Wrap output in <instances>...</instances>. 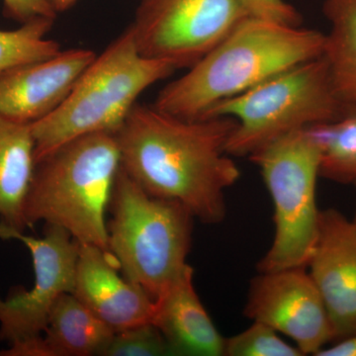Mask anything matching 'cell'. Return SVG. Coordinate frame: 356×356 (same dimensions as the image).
I'll return each instance as SVG.
<instances>
[{
    "label": "cell",
    "mask_w": 356,
    "mask_h": 356,
    "mask_svg": "<svg viewBox=\"0 0 356 356\" xmlns=\"http://www.w3.org/2000/svg\"><path fill=\"white\" fill-rule=\"evenodd\" d=\"M95 58V51L70 49L0 72V116L23 124L41 120L64 102Z\"/></svg>",
    "instance_id": "12"
},
{
    "label": "cell",
    "mask_w": 356,
    "mask_h": 356,
    "mask_svg": "<svg viewBox=\"0 0 356 356\" xmlns=\"http://www.w3.org/2000/svg\"><path fill=\"white\" fill-rule=\"evenodd\" d=\"M50 2L56 13H60L72 8L76 3L77 0H50Z\"/></svg>",
    "instance_id": "26"
},
{
    "label": "cell",
    "mask_w": 356,
    "mask_h": 356,
    "mask_svg": "<svg viewBox=\"0 0 356 356\" xmlns=\"http://www.w3.org/2000/svg\"><path fill=\"white\" fill-rule=\"evenodd\" d=\"M325 44L317 30L248 16L187 74L166 84L153 105L186 120L203 119L222 100L323 57Z\"/></svg>",
    "instance_id": "2"
},
{
    "label": "cell",
    "mask_w": 356,
    "mask_h": 356,
    "mask_svg": "<svg viewBox=\"0 0 356 356\" xmlns=\"http://www.w3.org/2000/svg\"><path fill=\"white\" fill-rule=\"evenodd\" d=\"M225 356H303L297 346L285 343L277 332L264 323L254 322L248 329L225 339Z\"/></svg>",
    "instance_id": "20"
},
{
    "label": "cell",
    "mask_w": 356,
    "mask_h": 356,
    "mask_svg": "<svg viewBox=\"0 0 356 356\" xmlns=\"http://www.w3.org/2000/svg\"><path fill=\"white\" fill-rule=\"evenodd\" d=\"M44 238L15 233L9 240L24 243L31 252L35 281L32 289H21L3 300L0 297V341L8 343L46 331L56 302L76 285L79 243L69 232L47 225Z\"/></svg>",
    "instance_id": "9"
},
{
    "label": "cell",
    "mask_w": 356,
    "mask_h": 356,
    "mask_svg": "<svg viewBox=\"0 0 356 356\" xmlns=\"http://www.w3.org/2000/svg\"><path fill=\"white\" fill-rule=\"evenodd\" d=\"M119 268L112 252L79 243L72 294L115 332L153 323L156 301L140 285L122 278Z\"/></svg>",
    "instance_id": "13"
},
{
    "label": "cell",
    "mask_w": 356,
    "mask_h": 356,
    "mask_svg": "<svg viewBox=\"0 0 356 356\" xmlns=\"http://www.w3.org/2000/svg\"><path fill=\"white\" fill-rule=\"evenodd\" d=\"M110 205V252L124 276L156 300L187 266L193 215L177 201L149 195L121 166Z\"/></svg>",
    "instance_id": "5"
},
{
    "label": "cell",
    "mask_w": 356,
    "mask_h": 356,
    "mask_svg": "<svg viewBox=\"0 0 356 356\" xmlns=\"http://www.w3.org/2000/svg\"><path fill=\"white\" fill-rule=\"evenodd\" d=\"M348 105L337 95L327 62L321 57L222 100L203 119H235L226 153L250 156L287 134L337 120Z\"/></svg>",
    "instance_id": "6"
},
{
    "label": "cell",
    "mask_w": 356,
    "mask_h": 356,
    "mask_svg": "<svg viewBox=\"0 0 356 356\" xmlns=\"http://www.w3.org/2000/svg\"><path fill=\"white\" fill-rule=\"evenodd\" d=\"M247 17L241 0H140L129 27L140 55L191 69Z\"/></svg>",
    "instance_id": "8"
},
{
    "label": "cell",
    "mask_w": 356,
    "mask_h": 356,
    "mask_svg": "<svg viewBox=\"0 0 356 356\" xmlns=\"http://www.w3.org/2000/svg\"><path fill=\"white\" fill-rule=\"evenodd\" d=\"M31 124L0 116V240L28 228L25 205L35 168Z\"/></svg>",
    "instance_id": "15"
},
{
    "label": "cell",
    "mask_w": 356,
    "mask_h": 356,
    "mask_svg": "<svg viewBox=\"0 0 356 356\" xmlns=\"http://www.w3.org/2000/svg\"><path fill=\"white\" fill-rule=\"evenodd\" d=\"M172 355L165 337L153 323L115 332L103 356Z\"/></svg>",
    "instance_id": "21"
},
{
    "label": "cell",
    "mask_w": 356,
    "mask_h": 356,
    "mask_svg": "<svg viewBox=\"0 0 356 356\" xmlns=\"http://www.w3.org/2000/svg\"><path fill=\"white\" fill-rule=\"evenodd\" d=\"M120 166L112 134H89L65 143L35 163L26 199L28 226L55 225L76 242L110 252L105 212Z\"/></svg>",
    "instance_id": "3"
},
{
    "label": "cell",
    "mask_w": 356,
    "mask_h": 356,
    "mask_svg": "<svg viewBox=\"0 0 356 356\" xmlns=\"http://www.w3.org/2000/svg\"><path fill=\"white\" fill-rule=\"evenodd\" d=\"M175 70L168 60L140 55L128 27L86 67L64 102L31 124L35 163L81 136L115 135L140 93Z\"/></svg>",
    "instance_id": "4"
},
{
    "label": "cell",
    "mask_w": 356,
    "mask_h": 356,
    "mask_svg": "<svg viewBox=\"0 0 356 356\" xmlns=\"http://www.w3.org/2000/svg\"><path fill=\"white\" fill-rule=\"evenodd\" d=\"M250 17L289 26H301L302 16L284 0H241Z\"/></svg>",
    "instance_id": "22"
},
{
    "label": "cell",
    "mask_w": 356,
    "mask_h": 356,
    "mask_svg": "<svg viewBox=\"0 0 356 356\" xmlns=\"http://www.w3.org/2000/svg\"><path fill=\"white\" fill-rule=\"evenodd\" d=\"M3 15L20 24L35 18H57L58 13L51 6L50 0H2Z\"/></svg>",
    "instance_id": "23"
},
{
    "label": "cell",
    "mask_w": 356,
    "mask_h": 356,
    "mask_svg": "<svg viewBox=\"0 0 356 356\" xmlns=\"http://www.w3.org/2000/svg\"><path fill=\"white\" fill-rule=\"evenodd\" d=\"M55 20L35 18L13 31L0 30V72L58 55L62 51L60 44L44 38L53 28Z\"/></svg>",
    "instance_id": "19"
},
{
    "label": "cell",
    "mask_w": 356,
    "mask_h": 356,
    "mask_svg": "<svg viewBox=\"0 0 356 356\" xmlns=\"http://www.w3.org/2000/svg\"><path fill=\"white\" fill-rule=\"evenodd\" d=\"M115 332L72 293L56 302L44 336L56 356L103 355Z\"/></svg>",
    "instance_id": "16"
},
{
    "label": "cell",
    "mask_w": 356,
    "mask_h": 356,
    "mask_svg": "<svg viewBox=\"0 0 356 356\" xmlns=\"http://www.w3.org/2000/svg\"><path fill=\"white\" fill-rule=\"evenodd\" d=\"M356 186V185H355ZM353 221H355V224H356V211H355V219H353Z\"/></svg>",
    "instance_id": "27"
},
{
    "label": "cell",
    "mask_w": 356,
    "mask_h": 356,
    "mask_svg": "<svg viewBox=\"0 0 356 356\" xmlns=\"http://www.w3.org/2000/svg\"><path fill=\"white\" fill-rule=\"evenodd\" d=\"M189 264L156 301L153 324L165 337L172 355L224 356L225 337L199 299Z\"/></svg>",
    "instance_id": "14"
},
{
    "label": "cell",
    "mask_w": 356,
    "mask_h": 356,
    "mask_svg": "<svg viewBox=\"0 0 356 356\" xmlns=\"http://www.w3.org/2000/svg\"><path fill=\"white\" fill-rule=\"evenodd\" d=\"M322 142L317 125L282 136L248 158L259 166L274 206L273 245L259 273L306 267L317 242L316 191Z\"/></svg>",
    "instance_id": "7"
},
{
    "label": "cell",
    "mask_w": 356,
    "mask_h": 356,
    "mask_svg": "<svg viewBox=\"0 0 356 356\" xmlns=\"http://www.w3.org/2000/svg\"><path fill=\"white\" fill-rule=\"evenodd\" d=\"M236 125L232 117L186 120L136 103L115 134L121 168L149 195L181 203L204 224H220L225 192L241 177L226 153Z\"/></svg>",
    "instance_id": "1"
},
{
    "label": "cell",
    "mask_w": 356,
    "mask_h": 356,
    "mask_svg": "<svg viewBox=\"0 0 356 356\" xmlns=\"http://www.w3.org/2000/svg\"><path fill=\"white\" fill-rule=\"evenodd\" d=\"M322 142L320 177L356 185V104L337 120L317 125Z\"/></svg>",
    "instance_id": "18"
},
{
    "label": "cell",
    "mask_w": 356,
    "mask_h": 356,
    "mask_svg": "<svg viewBox=\"0 0 356 356\" xmlns=\"http://www.w3.org/2000/svg\"><path fill=\"white\" fill-rule=\"evenodd\" d=\"M323 10L331 24L323 57L337 95L356 104V0H325Z\"/></svg>",
    "instance_id": "17"
},
{
    "label": "cell",
    "mask_w": 356,
    "mask_h": 356,
    "mask_svg": "<svg viewBox=\"0 0 356 356\" xmlns=\"http://www.w3.org/2000/svg\"><path fill=\"white\" fill-rule=\"evenodd\" d=\"M245 315L289 337L304 355L334 341L322 296L306 267L259 273L250 282Z\"/></svg>",
    "instance_id": "10"
},
{
    "label": "cell",
    "mask_w": 356,
    "mask_h": 356,
    "mask_svg": "<svg viewBox=\"0 0 356 356\" xmlns=\"http://www.w3.org/2000/svg\"><path fill=\"white\" fill-rule=\"evenodd\" d=\"M0 356H56L44 334L27 337L9 343Z\"/></svg>",
    "instance_id": "24"
},
{
    "label": "cell",
    "mask_w": 356,
    "mask_h": 356,
    "mask_svg": "<svg viewBox=\"0 0 356 356\" xmlns=\"http://www.w3.org/2000/svg\"><path fill=\"white\" fill-rule=\"evenodd\" d=\"M315 356H356V332L339 339L334 346L322 348Z\"/></svg>",
    "instance_id": "25"
},
{
    "label": "cell",
    "mask_w": 356,
    "mask_h": 356,
    "mask_svg": "<svg viewBox=\"0 0 356 356\" xmlns=\"http://www.w3.org/2000/svg\"><path fill=\"white\" fill-rule=\"evenodd\" d=\"M308 271L324 301L334 341L356 332V224L337 209L321 210Z\"/></svg>",
    "instance_id": "11"
}]
</instances>
